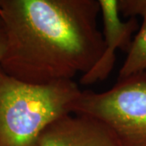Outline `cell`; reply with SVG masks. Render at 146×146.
Wrapping results in <instances>:
<instances>
[{"label": "cell", "instance_id": "cell-1", "mask_svg": "<svg viewBox=\"0 0 146 146\" xmlns=\"http://www.w3.org/2000/svg\"><path fill=\"white\" fill-rule=\"evenodd\" d=\"M98 0H0L7 49L0 68L20 81L72 80L102 55Z\"/></svg>", "mask_w": 146, "mask_h": 146}, {"label": "cell", "instance_id": "cell-2", "mask_svg": "<svg viewBox=\"0 0 146 146\" xmlns=\"http://www.w3.org/2000/svg\"><path fill=\"white\" fill-rule=\"evenodd\" d=\"M81 90L73 80L31 84L0 68V146H39L43 131L72 114Z\"/></svg>", "mask_w": 146, "mask_h": 146}, {"label": "cell", "instance_id": "cell-3", "mask_svg": "<svg viewBox=\"0 0 146 146\" xmlns=\"http://www.w3.org/2000/svg\"><path fill=\"white\" fill-rule=\"evenodd\" d=\"M72 114L103 122L121 146H146V72L118 80L105 92L81 91Z\"/></svg>", "mask_w": 146, "mask_h": 146}, {"label": "cell", "instance_id": "cell-4", "mask_svg": "<svg viewBox=\"0 0 146 146\" xmlns=\"http://www.w3.org/2000/svg\"><path fill=\"white\" fill-rule=\"evenodd\" d=\"M39 146H121L114 131L91 116L68 114L56 119L41 135Z\"/></svg>", "mask_w": 146, "mask_h": 146}, {"label": "cell", "instance_id": "cell-5", "mask_svg": "<svg viewBox=\"0 0 146 146\" xmlns=\"http://www.w3.org/2000/svg\"><path fill=\"white\" fill-rule=\"evenodd\" d=\"M101 14L104 25L105 49L102 55L93 68L81 76V84L89 85L102 81L109 76L115 63V52L118 49L128 51L131 36L138 30L139 25L136 18L127 21L120 19L118 0H98Z\"/></svg>", "mask_w": 146, "mask_h": 146}, {"label": "cell", "instance_id": "cell-6", "mask_svg": "<svg viewBox=\"0 0 146 146\" xmlns=\"http://www.w3.org/2000/svg\"><path fill=\"white\" fill-rule=\"evenodd\" d=\"M146 72V18L141 29L132 40L125 61L119 72V79L123 80Z\"/></svg>", "mask_w": 146, "mask_h": 146}, {"label": "cell", "instance_id": "cell-7", "mask_svg": "<svg viewBox=\"0 0 146 146\" xmlns=\"http://www.w3.org/2000/svg\"><path fill=\"white\" fill-rule=\"evenodd\" d=\"M118 10L119 15L130 16H140L146 18V0H118Z\"/></svg>", "mask_w": 146, "mask_h": 146}, {"label": "cell", "instance_id": "cell-8", "mask_svg": "<svg viewBox=\"0 0 146 146\" xmlns=\"http://www.w3.org/2000/svg\"><path fill=\"white\" fill-rule=\"evenodd\" d=\"M7 49V36L3 24L0 19V65L4 57Z\"/></svg>", "mask_w": 146, "mask_h": 146}]
</instances>
